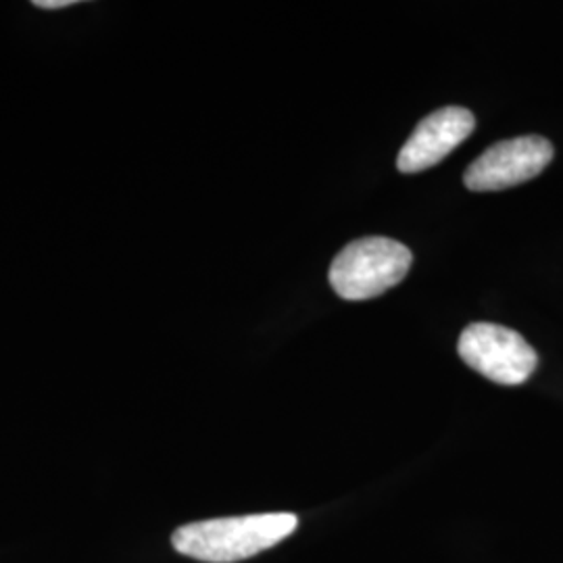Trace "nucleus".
I'll return each instance as SVG.
<instances>
[{
  "label": "nucleus",
  "mask_w": 563,
  "mask_h": 563,
  "mask_svg": "<svg viewBox=\"0 0 563 563\" xmlns=\"http://www.w3.org/2000/svg\"><path fill=\"white\" fill-rule=\"evenodd\" d=\"M476 120L463 107H444L423 118L409 141L402 144L397 167L402 174H418L457 148L472 132Z\"/></svg>",
  "instance_id": "5"
},
{
  "label": "nucleus",
  "mask_w": 563,
  "mask_h": 563,
  "mask_svg": "<svg viewBox=\"0 0 563 563\" xmlns=\"http://www.w3.org/2000/svg\"><path fill=\"white\" fill-rule=\"evenodd\" d=\"M553 159V146L543 136L497 142L465 169L463 181L474 192H493L537 178Z\"/></svg>",
  "instance_id": "4"
},
{
  "label": "nucleus",
  "mask_w": 563,
  "mask_h": 563,
  "mask_svg": "<svg viewBox=\"0 0 563 563\" xmlns=\"http://www.w3.org/2000/svg\"><path fill=\"white\" fill-rule=\"evenodd\" d=\"M76 4V0H34V7L44 9V11H57V9H65Z\"/></svg>",
  "instance_id": "6"
},
{
  "label": "nucleus",
  "mask_w": 563,
  "mask_h": 563,
  "mask_svg": "<svg viewBox=\"0 0 563 563\" xmlns=\"http://www.w3.org/2000/svg\"><path fill=\"white\" fill-rule=\"evenodd\" d=\"M299 518L288 511L218 518L186 523L172 534L174 549L205 563H234L260 555L297 530Z\"/></svg>",
  "instance_id": "1"
},
{
  "label": "nucleus",
  "mask_w": 563,
  "mask_h": 563,
  "mask_svg": "<svg viewBox=\"0 0 563 563\" xmlns=\"http://www.w3.org/2000/svg\"><path fill=\"white\" fill-rule=\"evenodd\" d=\"M457 353L484 378L505 386L526 383L539 365L537 351L522 334L497 323H472L457 342Z\"/></svg>",
  "instance_id": "3"
},
{
  "label": "nucleus",
  "mask_w": 563,
  "mask_h": 563,
  "mask_svg": "<svg viewBox=\"0 0 563 563\" xmlns=\"http://www.w3.org/2000/svg\"><path fill=\"white\" fill-rule=\"evenodd\" d=\"M411 251L401 242L369 236L349 242L330 267V284L346 301H365L397 286L411 267Z\"/></svg>",
  "instance_id": "2"
}]
</instances>
